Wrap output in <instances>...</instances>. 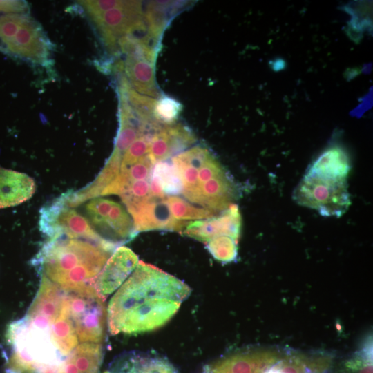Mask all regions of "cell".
Segmentation results:
<instances>
[{
  "label": "cell",
  "instance_id": "d6986e66",
  "mask_svg": "<svg viewBox=\"0 0 373 373\" xmlns=\"http://www.w3.org/2000/svg\"><path fill=\"white\" fill-rule=\"evenodd\" d=\"M113 373H178L170 362L161 357L126 354L113 365Z\"/></svg>",
  "mask_w": 373,
  "mask_h": 373
},
{
  "label": "cell",
  "instance_id": "ac0fdd59",
  "mask_svg": "<svg viewBox=\"0 0 373 373\" xmlns=\"http://www.w3.org/2000/svg\"><path fill=\"white\" fill-rule=\"evenodd\" d=\"M99 343H84L77 345L64 360L63 373H99L102 361Z\"/></svg>",
  "mask_w": 373,
  "mask_h": 373
},
{
  "label": "cell",
  "instance_id": "5b68a950",
  "mask_svg": "<svg viewBox=\"0 0 373 373\" xmlns=\"http://www.w3.org/2000/svg\"><path fill=\"white\" fill-rule=\"evenodd\" d=\"M293 199L323 216L339 218L350 204L347 180H329L306 174L294 190Z\"/></svg>",
  "mask_w": 373,
  "mask_h": 373
},
{
  "label": "cell",
  "instance_id": "7a4b0ae2",
  "mask_svg": "<svg viewBox=\"0 0 373 373\" xmlns=\"http://www.w3.org/2000/svg\"><path fill=\"white\" fill-rule=\"evenodd\" d=\"M117 247L82 238L61 236L46 240L32 260L49 280L64 291L93 285Z\"/></svg>",
  "mask_w": 373,
  "mask_h": 373
},
{
  "label": "cell",
  "instance_id": "836d02e7",
  "mask_svg": "<svg viewBox=\"0 0 373 373\" xmlns=\"http://www.w3.org/2000/svg\"><path fill=\"white\" fill-rule=\"evenodd\" d=\"M29 5L25 1H1L0 0V12L28 13Z\"/></svg>",
  "mask_w": 373,
  "mask_h": 373
},
{
  "label": "cell",
  "instance_id": "f1b7e54d",
  "mask_svg": "<svg viewBox=\"0 0 373 373\" xmlns=\"http://www.w3.org/2000/svg\"><path fill=\"white\" fill-rule=\"evenodd\" d=\"M144 134L135 140L124 153L120 169L127 168L148 154L151 135Z\"/></svg>",
  "mask_w": 373,
  "mask_h": 373
},
{
  "label": "cell",
  "instance_id": "4316f807",
  "mask_svg": "<svg viewBox=\"0 0 373 373\" xmlns=\"http://www.w3.org/2000/svg\"><path fill=\"white\" fill-rule=\"evenodd\" d=\"M114 202L112 200L98 197L89 200L84 207L88 220L99 235Z\"/></svg>",
  "mask_w": 373,
  "mask_h": 373
},
{
  "label": "cell",
  "instance_id": "3957f363",
  "mask_svg": "<svg viewBox=\"0 0 373 373\" xmlns=\"http://www.w3.org/2000/svg\"><path fill=\"white\" fill-rule=\"evenodd\" d=\"M68 315L81 342L99 343L104 336V298L91 284L64 291Z\"/></svg>",
  "mask_w": 373,
  "mask_h": 373
},
{
  "label": "cell",
  "instance_id": "44dd1931",
  "mask_svg": "<svg viewBox=\"0 0 373 373\" xmlns=\"http://www.w3.org/2000/svg\"><path fill=\"white\" fill-rule=\"evenodd\" d=\"M51 341L62 355H68L78 344V338L73 324L68 315L65 297L62 309L50 327Z\"/></svg>",
  "mask_w": 373,
  "mask_h": 373
},
{
  "label": "cell",
  "instance_id": "d4e9b609",
  "mask_svg": "<svg viewBox=\"0 0 373 373\" xmlns=\"http://www.w3.org/2000/svg\"><path fill=\"white\" fill-rule=\"evenodd\" d=\"M182 109V104L169 95H160L153 110L155 119L162 125L175 123Z\"/></svg>",
  "mask_w": 373,
  "mask_h": 373
},
{
  "label": "cell",
  "instance_id": "f546056e",
  "mask_svg": "<svg viewBox=\"0 0 373 373\" xmlns=\"http://www.w3.org/2000/svg\"><path fill=\"white\" fill-rule=\"evenodd\" d=\"M29 16L28 13H7L0 17V39L3 44L15 37Z\"/></svg>",
  "mask_w": 373,
  "mask_h": 373
},
{
  "label": "cell",
  "instance_id": "603a6c76",
  "mask_svg": "<svg viewBox=\"0 0 373 373\" xmlns=\"http://www.w3.org/2000/svg\"><path fill=\"white\" fill-rule=\"evenodd\" d=\"M164 202L171 216L177 220L206 219L215 215L211 211L196 207L176 195L166 196L164 198Z\"/></svg>",
  "mask_w": 373,
  "mask_h": 373
},
{
  "label": "cell",
  "instance_id": "277c9868",
  "mask_svg": "<svg viewBox=\"0 0 373 373\" xmlns=\"http://www.w3.org/2000/svg\"><path fill=\"white\" fill-rule=\"evenodd\" d=\"M67 196V192L64 193L40 209L39 230L47 240L64 236L117 247V245L103 238L86 217L68 206Z\"/></svg>",
  "mask_w": 373,
  "mask_h": 373
},
{
  "label": "cell",
  "instance_id": "ba28073f",
  "mask_svg": "<svg viewBox=\"0 0 373 373\" xmlns=\"http://www.w3.org/2000/svg\"><path fill=\"white\" fill-rule=\"evenodd\" d=\"M64 297V291L41 274L39 288L23 319L33 328L50 330L62 309Z\"/></svg>",
  "mask_w": 373,
  "mask_h": 373
},
{
  "label": "cell",
  "instance_id": "d6a6232c",
  "mask_svg": "<svg viewBox=\"0 0 373 373\" xmlns=\"http://www.w3.org/2000/svg\"><path fill=\"white\" fill-rule=\"evenodd\" d=\"M225 172L224 169L213 155L198 171L200 189L204 182Z\"/></svg>",
  "mask_w": 373,
  "mask_h": 373
},
{
  "label": "cell",
  "instance_id": "4dcf8cb0",
  "mask_svg": "<svg viewBox=\"0 0 373 373\" xmlns=\"http://www.w3.org/2000/svg\"><path fill=\"white\" fill-rule=\"evenodd\" d=\"M213 156V153L207 147L203 145H198L173 157L197 170H200Z\"/></svg>",
  "mask_w": 373,
  "mask_h": 373
},
{
  "label": "cell",
  "instance_id": "cb8c5ba5",
  "mask_svg": "<svg viewBox=\"0 0 373 373\" xmlns=\"http://www.w3.org/2000/svg\"><path fill=\"white\" fill-rule=\"evenodd\" d=\"M372 343L368 340L341 364L338 373H372Z\"/></svg>",
  "mask_w": 373,
  "mask_h": 373
},
{
  "label": "cell",
  "instance_id": "30bf717a",
  "mask_svg": "<svg viewBox=\"0 0 373 373\" xmlns=\"http://www.w3.org/2000/svg\"><path fill=\"white\" fill-rule=\"evenodd\" d=\"M137 234L142 231L166 230L182 232L188 224L171 216L164 199L152 197L127 209Z\"/></svg>",
  "mask_w": 373,
  "mask_h": 373
},
{
  "label": "cell",
  "instance_id": "83f0119b",
  "mask_svg": "<svg viewBox=\"0 0 373 373\" xmlns=\"http://www.w3.org/2000/svg\"><path fill=\"white\" fill-rule=\"evenodd\" d=\"M150 179L133 182L119 196L129 209L151 197Z\"/></svg>",
  "mask_w": 373,
  "mask_h": 373
},
{
  "label": "cell",
  "instance_id": "7402d4cb",
  "mask_svg": "<svg viewBox=\"0 0 373 373\" xmlns=\"http://www.w3.org/2000/svg\"><path fill=\"white\" fill-rule=\"evenodd\" d=\"M151 175L155 178L166 196H175L182 193V178L172 161L166 160L155 164Z\"/></svg>",
  "mask_w": 373,
  "mask_h": 373
},
{
  "label": "cell",
  "instance_id": "1f68e13d",
  "mask_svg": "<svg viewBox=\"0 0 373 373\" xmlns=\"http://www.w3.org/2000/svg\"><path fill=\"white\" fill-rule=\"evenodd\" d=\"M78 3L91 19L109 10L122 6L124 1H80Z\"/></svg>",
  "mask_w": 373,
  "mask_h": 373
},
{
  "label": "cell",
  "instance_id": "e575fe53",
  "mask_svg": "<svg viewBox=\"0 0 373 373\" xmlns=\"http://www.w3.org/2000/svg\"><path fill=\"white\" fill-rule=\"evenodd\" d=\"M104 373H113V372H112L111 370H108V371L104 372Z\"/></svg>",
  "mask_w": 373,
  "mask_h": 373
},
{
  "label": "cell",
  "instance_id": "4fadbf2b",
  "mask_svg": "<svg viewBox=\"0 0 373 373\" xmlns=\"http://www.w3.org/2000/svg\"><path fill=\"white\" fill-rule=\"evenodd\" d=\"M35 191L34 180L26 173L0 167V209L18 205Z\"/></svg>",
  "mask_w": 373,
  "mask_h": 373
},
{
  "label": "cell",
  "instance_id": "484cf974",
  "mask_svg": "<svg viewBox=\"0 0 373 373\" xmlns=\"http://www.w3.org/2000/svg\"><path fill=\"white\" fill-rule=\"evenodd\" d=\"M207 248L211 255L222 262L235 260L238 256V240L227 236H217L207 242Z\"/></svg>",
  "mask_w": 373,
  "mask_h": 373
},
{
  "label": "cell",
  "instance_id": "6da1fadb",
  "mask_svg": "<svg viewBox=\"0 0 373 373\" xmlns=\"http://www.w3.org/2000/svg\"><path fill=\"white\" fill-rule=\"evenodd\" d=\"M187 293V286L182 280L155 266L138 262L109 302V332L134 334L160 327L175 314Z\"/></svg>",
  "mask_w": 373,
  "mask_h": 373
},
{
  "label": "cell",
  "instance_id": "7c38bea8",
  "mask_svg": "<svg viewBox=\"0 0 373 373\" xmlns=\"http://www.w3.org/2000/svg\"><path fill=\"white\" fill-rule=\"evenodd\" d=\"M280 357L269 350L238 353L207 366L204 373H267Z\"/></svg>",
  "mask_w": 373,
  "mask_h": 373
},
{
  "label": "cell",
  "instance_id": "5bb4252c",
  "mask_svg": "<svg viewBox=\"0 0 373 373\" xmlns=\"http://www.w3.org/2000/svg\"><path fill=\"white\" fill-rule=\"evenodd\" d=\"M351 169L350 158L341 147L326 149L309 165L306 175L321 179L341 181L347 180Z\"/></svg>",
  "mask_w": 373,
  "mask_h": 373
},
{
  "label": "cell",
  "instance_id": "e0dca14e",
  "mask_svg": "<svg viewBox=\"0 0 373 373\" xmlns=\"http://www.w3.org/2000/svg\"><path fill=\"white\" fill-rule=\"evenodd\" d=\"M124 70L131 86L137 93L155 99L160 97L155 76V64L146 59L126 57Z\"/></svg>",
  "mask_w": 373,
  "mask_h": 373
},
{
  "label": "cell",
  "instance_id": "2e32d148",
  "mask_svg": "<svg viewBox=\"0 0 373 373\" xmlns=\"http://www.w3.org/2000/svg\"><path fill=\"white\" fill-rule=\"evenodd\" d=\"M235 197L233 182L226 171L201 186L200 204L216 214L232 204Z\"/></svg>",
  "mask_w": 373,
  "mask_h": 373
},
{
  "label": "cell",
  "instance_id": "9a60e30c",
  "mask_svg": "<svg viewBox=\"0 0 373 373\" xmlns=\"http://www.w3.org/2000/svg\"><path fill=\"white\" fill-rule=\"evenodd\" d=\"M332 361V356L325 353H287L280 356L267 373H324Z\"/></svg>",
  "mask_w": 373,
  "mask_h": 373
},
{
  "label": "cell",
  "instance_id": "ffe728a7",
  "mask_svg": "<svg viewBox=\"0 0 373 373\" xmlns=\"http://www.w3.org/2000/svg\"><path fill=\"white\" fill-rule=\"evenodd\" d=\"M178 3L153 1L148 4L144 14L147 29V36L159 46L160 39L168 25L171 15H175L176 10L182 8Z\"/></svg>",
  "mask_w": 373,
  "mask_h": 373
},
{
  "label": "cell",
  "instance_id": "8fae6325",
  "mask_svg": "<svg viewBox=\"0 0 373 373\" xmlns=\"http://www.w3.org/2000/svg\"><path fill=\"white\" fill-rule=\"evenodd\" d=\"M137 264L138 257L131 249L118 247L108 258L93 286L99 295L105 298L121 287Z\"/></svg>",
  "mask_w": 373,
  "mask_h": 373
},
{
  "label": "cell",
  "instance_id": "52a82bcc",
  "mask_svg": "<svg viewBox=\"0 0 373 373\" xmlns=\"http://www.w3.org/2000/svg\"><path fill=\"white\" fill-rule=\"evenodd\" d=\"M53 49L41 25L29 16L15 37L3 44V52L32 64L45 65Z\"/></svg>",
  "mask_w": 373,
  "mask_h": 373
},
{
  "label": "cell",
  "instance_id": "9c48e42d",
  "mask_svg": "<svg viewBox=\"0 0 373 373\" xmlns=\"http://www.w3.org/2000/svg\"><path fill=\"white\" fill-rule=\"evenodd\" d=\"M241 215L238 206L231 204L227 209L203 220L189 222L182 233L203 242L220 236H229L238 240L240 235Z\"/></svg>",
  "mask_w": 373,
  "mask_h": 373
},
{
  "label": "cell",
  "instance_id": "8992f818",
  "mask_svg": "<svg viewBox=\"0 0 373 373\" xmlns=\"http://www.w3.org/2000/svg\"><path fill=\"white\" fill-rule=\"evenodd\" d=\"M104 46L113 54L118 50L117 41L125 35L146 30L142 3L124 1L122 6L91 19Z\"/></svg>",
  "mask_w": 373,
  "mask_h": 373
}]
</instances>
